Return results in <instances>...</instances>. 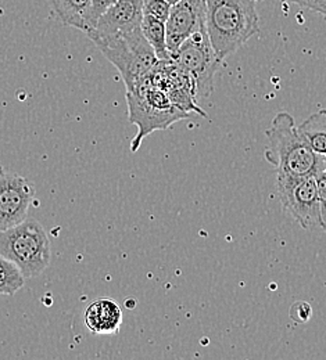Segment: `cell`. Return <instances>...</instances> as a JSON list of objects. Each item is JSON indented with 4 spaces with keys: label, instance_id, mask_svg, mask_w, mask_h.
<instances>
[{
    "label": "cell",
    "instance_id": "1",
    "mask_svg": "<svg viewBox=\"0 0 326 360\" xmlns=\"http://www.w3.org/2000/svg\"><path fill=\"white\" fill-rule=\"evenodd\" d=\"M254 0H206V28L221 61L260 31Z\"/></svg>",
    "mask_w": 326,
    "mask_h": 360
},
{
    "label": "cell",
    "instance_id": "2",
    "mask_svg": "<svg viewBox=\"0 0 326 360\" xmlns=\"http://www.w3.org/2000/svg\"><path fill=\"white\" fill-rule=\"evenodd\" d=\"M267 137L265 160L275 167L278 176L301 178L325 169V157L313 151L307 140L299 134L294 118L289 112L282 111L275 115Z\"/></svg>",
    "mask_w": 326,
    "mask_h": 360
},
{
    "label": "cell",
    "instance_id": "3",
    "mask_svg": "<svg viewBox=\"0 0 326 360\" xmlns=\"http://www.w3.org/2000/svg\"><path fill=\"white\" fill-rule=\"evenodd\" d=\"M128 117L138 127V135L131 141V151L137 153L142 141L157 131H167L189 114L173 104L167 91L153 85L139 84L134 91H127Z\"/></svg>",
    "mask_w": 326,
    "mask_h": 360
},
{
    "label": "cell",
    "instance_id": "4",
    "mask_svg": "<svg viewBox=\"0 0 326 360\" xmlns=\"http://www.w3.org/2000/svg\"><path fill=\"white\" fill-rule=\"evenodd\" d=\"M0 255L14 262L25 278L38 277L51 259L46 230L34 218L0 231Z\"/></svg>",
    "mask_w": 326,
    "mask_h": 360
},
{
    "label": "cell",
    "instance_id": "5",
    "mask_svg": "<svg viewBox=\"0 0 326 360\" xmlns=\"http://www.w3.org/2000/svg\"><path fill=\"white\" fill-rule=\"evenodd\" d=\"M91 41L120 71L127 91H134L142 78L160 61L151 46L143 37L142 28L128 34L91 38Z\"/></svg>",
    "mask_w": 326,
    "mask_h": 360
},
{
    "label": "cell",
    "instance_id": "6",
    "mask_svg": "<svg viewBox=\"0 0 326 360\" xmlns=\"http://www.w3.org/2000/svg\"><path fill=\"white\" fill-rule=\"evenodd\" d=\"M194 81L197 97H208L214 90V77L222 61L215 54L206 25L196 31L177 53L171 56Z\"/></svg>",
    "mask_w": 326,
    "mask_h": 360
},
{
    "label": "cell",
    "instance_id": "7",
    "mask_svg": "<svg viewBox=\"0 0 326 360\" xmlns=\"http://www.w3.org/2000/svg\"><path fill=\"white\" fill-rule=\"evenodd\" d=\"M317 176L318 174L301 178H277L282 207L306 230L321 227Z\"/></svg>",
    "mask_w": 326,
    "mask_h": 360
},
{
    "label": "cell",
    "instance_id": "8",
    "mask_svg": "<svg viewBox=\"0 0 326 360\" xmlns=\"http://www.w3.org/2000/svg\"><path fill=\"white\" fill-rule=\"evenodd\" d=\"M34 198L32 181L17 174L4 172L0 176V231L24 222Z\"/></svg>",
    "mask_w": 326,
    "mask_h": 360
},
{
    "label": "cell",
    "instance_id": "9",
    "mask_svg": "<svg viewBox=\"0 0 326 360\" xmlns=\"http://www.w3.org/2000/svg\"><path fill=\"white\" fill-rule=\"evenodd\" d=\"M203 25H206V0H181L174 4L168 20L165 21L167 47L170 54L173 56L177 53L178 49Z\"/></svg>",
    "mask_w": 326,
    "mask_h": 360
},
{
    "label": "cell",
    "instance_id": "10",
    "mask_svg": "<svg viewBox=\"0 0 326 360\" xmlns=\"http://www.w3.org/2000/svg\"><path fill=\"white\" fill-rule=\"evenodd\" d=\"M143 20V0H117L100 15L96 25L87 32L88 38H106L139 30Z\"/></svg>",
    "mask_w": 326,
    "mask_h": 360
},
{
    "label": "cell",
    "instance_id": "11",
    "mask_svg": "<svg viewBox=\"0 0 326 360\" xmlns=\"http://www.w3.org/2000/svg\"><path fill=\"white\" fill-rule=\"evenodd\" d=\"M85 324L94 334H117L123 324V309L111 298H97L85 311Z\"/></svg>",
    "mask_w": 326,
    "mask_h": 360
},
{
    "label": "cell",
    "instance_id": "12",
    "mask_svg": "<svg viewBox=\"0 0 326 360\" xmlns=\"http://www.w3.org/2000/svg\"><path fill=\"white\" fill-rule=\"evenodd\" d=\"M49 3L64 25L81 30L85 34L94 28L92 0H49Z\"/></svg>",
    "mask_w": 326,
    "mask_h": 360
},
{
    "label": "cell",
    "instance_id": "13",
    "mask_svg": "<svg viewBox=\"0 0 326 360\" xmlns=\"http://www.w3.org/2000/svg\"><path fill=\"white\" fill-rule=\"evenodd\" d=\"M297 131L307 140L315 154L326 157V110H320L310 115L297 127Z\"/></svg>",
    "mask_w": 326,
    "mask_h": 360
},
{
    "label": "cell",
    "instance_id": "14",
    "mask_svg": "<svg viewBox=\"0 0 326 360\" xmlns=\"http://www.w3.org/2000/svg\"><path fill=\"white\" fill-rule=\"evenodd\" d=\"M143 37L154 50L157 58L160 61H168L171 60V54L167 47V31H165V22L151 17V15H143L142 24H140Z\"/></svg>",
    "mask_w": 326,
    "mask_h": 360
},
{
    "label": "cell",
    "instance_id": "15",
    "mask_svg": "<svg viewBox=\"0 0 326 360\" xmlns=\"http://www.w3.org/2000/svg\"><path fill=\"white\" fill-rule=\"evenodd\" d=\"M25 277L20 268L0 255V295H14L24 287Z\"/></svg>",
    "mask_w": 326,
    "mask_h": 360
},
{
    "label": "cell",
    "instance_id": "16",
    "mask_svg": "<svg viewBox=\"0 0 326 360\" xmlns=\"http://www.w3.org/2000/svg\"><path fill=\"white\" fill-rule=\"evenodd\" d=\"M171 4L167 0H143V15H151L167 21L171 13Z\"/></svg>",
    "mask_w": 326,
    "mask_h": 360
},
{
    "label": "cell",
    "instance_id": "17",
    "mask_svg": "<svg viewBox=\"0 0 326 360\" xmlns=\"http://www.w3.org/2000/svg\"><path fill=\"white\" fill-rule=\"evenodd\" d=\"M289 316L296 323H307L313 317V308L306 301H296L290 307Z\"/></svg>",
    "mask_w": 326,
    "mask_h": 360
},
{
    "label": "cell",
    "instance_id": "18",
    "mask_svg": "<svg viewBox=\"0 0 326 360\" xmlns=\"http://www.w3.org/2000/svg\"><path fill=\"white\" fill-rule=\"evenodd\" d=\"M317 181H318V193H320L321 227L326 231V168L318 174Z\"/></svg>",
    "mask_w": 326,
    "mask_h": 360
},
{
    "label": "cell",
    "instance_id": "19",
    "mask_svg": "<svg viewBox=\"0 0 326 360\" xmlns=\"http://www.w3.org/2000/svg\"><path fill=\"white\" fill-rule=\"evenodd\" d=\"M284 1L299 4L300 7L317 11L326 17V0H284Z\"/></svg>",
    "mask_w": 326,
    "mask_h": 360
},
{
    "label": "cell",
    "instance_id": "20",
    "mask_svg": "<svg viewBox=\"0 0 326 360\" xmlns=\"http://www.w3.org/2000/svg\"><path fill=\"white\" fill-rule=\"evenodd\" d=\"M117 0H92V17H94V25L100 15H103L108 7H111Z\"/></svg>",
    "mask_w": 326,
    "mask_h": 360
},
{
    "label": "cell",
    "instance_id": "21",
    "mask_svg": "<svg viewBox=\"0 0 326 360\" xmlns=\"http://www.w3.org/2000/svg\"><path fill=\"white\" fill-rule=\"evenodd\" d=\"M167 1H168V3H170V4H171V6H174V4H177V3H180V1H181V0H167Z\"/></svg>",
    "mask_w": 326,
    "mask_h": 360
},
{
    "label": "cell",
    "instance_id": "22",
    "mask_svg": "<svg viewBox=\"0 0 326 360\" xmlns=\"http://www.w3.org/2000/svg\"><path fill=\"white\" fill-rule=\"evenodd\" d=\"M3 174H4V169H3V167H1V165H0V176H1V175H3Z\"/></svg>",
    "mask_w": 326,
    "mask_h": 360
},
{
    "label": "cell",
    "instance_id": "23",
    "mask_svg": "<svg viewBox=\"0 0 326 360\" xmlns=\"http://www.w3.org/2000/svg\"><path fill=\"white\" fill-rule=\"evenodd\" d=\"M189 1H199V0H189Z\"/></svg>",
    "mask_w": 326,
    "mask_h": 360
},
{
    "label": "cell",
    "instance_id": "24",
    "mask_svg": "<svg viewBox=\"0 0 326 360\" xmlns=\"http://www.w3.org/2000/svg\"><path fill=\"white\" fill-rule=\"evenodd\" d=\"M254 1H264V0H254Z\"/></svg>",
    "mask_w": 326,
    "mask_h": 360
},
{
    "label": "cell",
    "instance_id": "25",
    "mask_svg": "<svg viewBox=\"0 0 326 360\" xmlns=\"http://www.w3.org/2000/svg\"><path fill=\"white\" fill-rule=\"evenodd\" d=\"M325 164H326V157H325Z\"/></svg>",
    "mask_w": 326,
    "mask_h": 360
}]
</instances>
